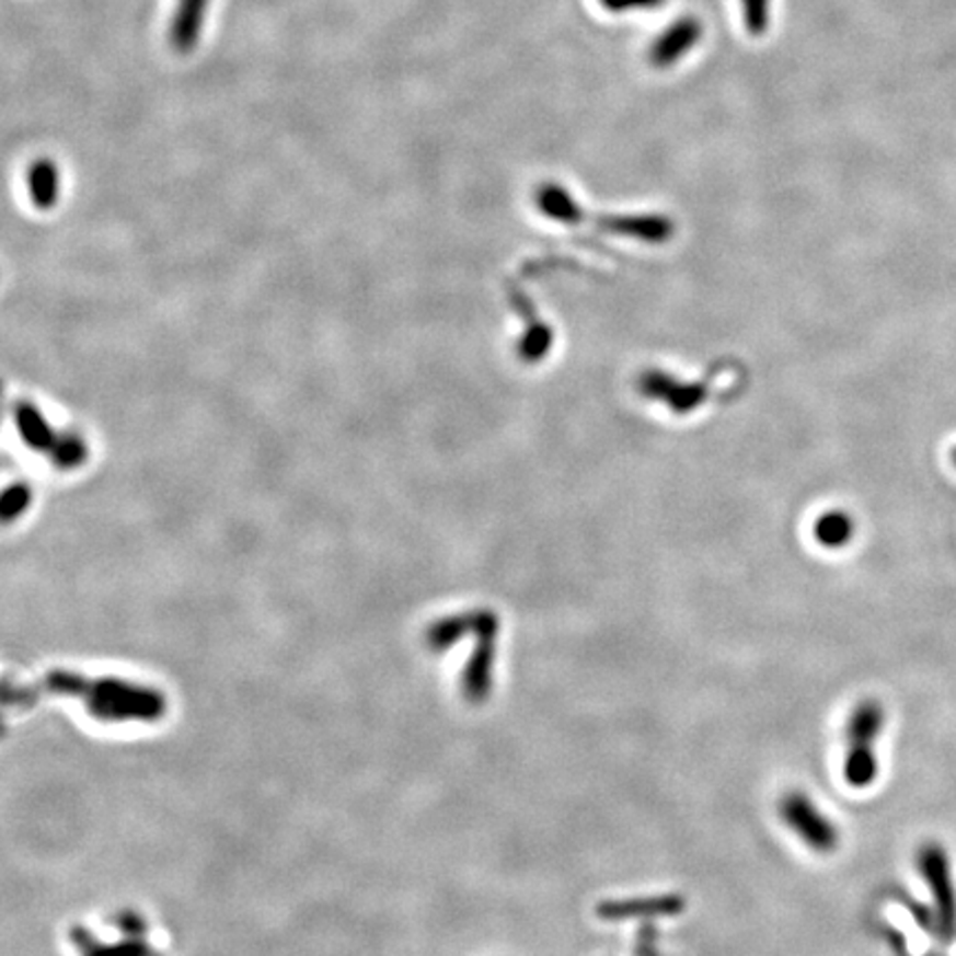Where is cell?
<instances>
[{
    "mask_svg": "<svg viewBox=\"0 0 956 956\" xmlns=\"http://www.w3.org/2000/svg\"><path fill=\"white\" fill-rule=\"evenodd\" d=\"M886 724V709L879 700L866 698L855 704L845 722L843 780L857 791L875 784L879 773L877 739Z\"/></svg>",
    "mask_w": 956,
    "mask_h": 956,
    "instance_id": "obj_1",
    "label": "cell"
},
{
    "mask_svg": "<svg viewBox=\"0 0 956 956\" xmlns=\"http://www.w3.org/2000/svg\"><path fill=\"white\" fill-rule=\"evenodd\" d=\"M917 871L932 897V928L949 943L956 938V886L947 850L938 841H925L917 850Z\"/></svg>",
    "mask_w": 956,
    "mask_h": 956,
    "instance_id": "obj_2",
    "label": "cell"
},
{
    "mask_svg": "<svg viewBox=\"0 0 956 956\" xmlns=\"http://www.w3.org/2000/svg\"><path fill=\"white\" fill-rule=\"evenodd\" d=\"M782 821L817 855H830L839 845L837 823L804 793L788 791L778 804Z\"/></svg>",
    "mask_w": 956,
    "mask_h": 956,
    "instance_id": "obj_3",
    "label": "cell"
},
{
    "mask_svg": "<svg viewBox=\"0 0 956 956\" xmlns=\"http://www.w3.org/2000/svg\"><path fill=\"white\" fill-rule=\"evenodd\" d=\"M498 615L489 609L474 611V635L476 647L472 652V658L468 660L463 669L461 689L468 702L481 704L492 693V673H494V658H496V637H498Z\"/></svg>",
    "mask_w": 956,
    "mask_h": 956,
    "instance_id": "obj_4",
    "label": "cell"
},
{
    "mask_svg": "<svg viewBox=\"0 0 956 956\" xmlns=\"http://www.w3.org/2000/svg\"><path fill=\"white\" fill-rule=\"evenodd\" d=\"M687 903L680 895H652V897H633V899H615L600 901L596 914L607 921H626V919H656V917H676L684 912Z\"/></svg>",
    "mask_w": 956,
    "mask_h": 956,
    "instance_id": "obj_5",
    "label": "cell"
},
{
    "mask_svg": "<svg viewBox=\"0 0 956 956\" xmlns=\"http://www.w3.org/2000/svg\"><path fill=\"white\" fill-rule=\"evenodd\" d=\"M702 38V23L693 16H684L673 23L649 49V62L658 69H667L680 62Z\"/></svg>",
    "mask_w": 956,
    "mask_h": 956,
    "instance_id": "obj_6",
    "label": "cell"
},
{
    "mask_svg": "<svg viewBox=\"0 0 956 956\" xmlns=\"http://www.w3.org/2000/svg\"><path fill=\"white\" fill-rule=\"evenodd\" d=\"M208 0H177V10L171 23V43L180 51H191L197 45Z\"/></svg>",
    "mask_w": 956,
    "mask_h": 956,
    "instance_id": "obj_7",
    "label": "cell"
},
{
    "mask_svg": "<svg viewBox=\"0 0 956 956\" xmlns=\"http://www.w3.org/2000/svg\"><path fill=\"white\" fill-rule=\"evenodd\" d=\"M855 529H857V525H855L853 516L843 509H832V511H826L823 516L817 518V522L813 527V534L821 548L841 550L855 539Z\"/></svg>",
    "mask_w": 956,
    "mask_h": 956,
    "instance_id": "obj_8",
    "label": "cell"
},
{
    "mask_svg": "<svg viewBox=\"0 0 956 956\" xmlns=\"http://www.w3.org/2000/svg\"><path fill=\"white\" fill-rule=\"evenodd\" d=\"M468 633H474V611L448 615L433 622L428 631H425V643H428L433 652L441 654L454 647Z\"/></svg>",
    "mask_w": 956,
    "mask_h": 956,
    "instance_id": "obj_9",
    "label": "cell"
},
{
    "mask_svg": "<svg viewBox=\"0 0 956 956\" xmlns=\"http://www.w3.org/2000/svg\"><path fill=\"white\" fill-rule=\"evenodd\" d=\"M769 5L771 0H741L744 12V25H747L749 34L760 36L769 27Z\"/></svg>",
    "mask_w": 956,
    "mask_h": 956,
    "instance_id": "obj_10",
    "label": "cell"
},
{
    "mask_svg": "<svg viewBox=\"0 0 956 956\" xmlns=\"http://www.w3.org/2000/svg\"><path fill=\"white\" fill-rule=\"evenodd\" d=\"M609 12H629V10H652L663 5V0H600Z\"/></svg>",
    "mask_w": 956,
    "mask_h": 956,
    "instance_id": "obj_11",
    "label": "cell"
},
{
    "mask_svg": "<svg viewBox=\"0 0 956 956\" xmlns=\"http://www.w3.org/2000/svg\"><path fill=\"white\" fill-rule=\"evenodd\" d=\"M949 461H952V465L956 468V448L949 452Z\"/></svg>",
    "mask_w": 956,
    "mask_h": 956,
    "instance_id": "obj_12",
    "label": "cell"
}]
</instances>
